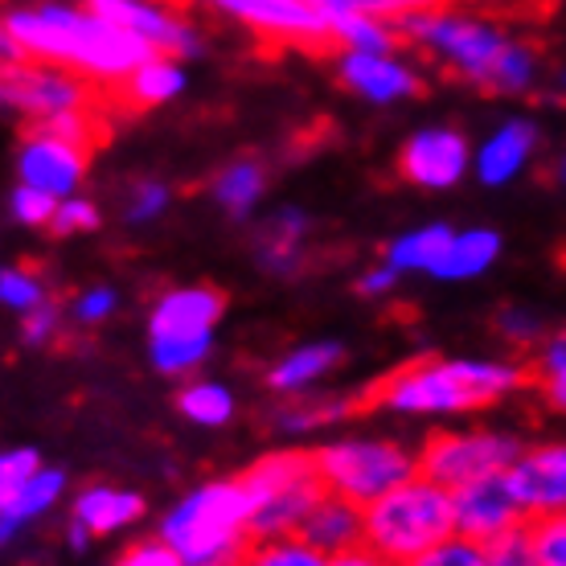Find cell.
<instances>
[{"label": "cell", "instance_id": "49", "mask_svg": "<svg viewBox=\"0 0 566 566\" xmlns=\"http://www.w3.org/2000/svg\"><path fill=\"white\" fill-rule=\"evenodd\" d=\"M328 566H395V563H390L386 554L374 551V546H366V542H361V546H354V551L333 554V558H328Z\"/></svg>", "mask_w": 566, "mask_h": 566}, {"label": "cell", "instance_id": "11", "mask_svg": "<svg viewBox=\"0 0 566 566\" xmlns=\"http://www.w3.org/2000/svg\"><path fill=\"white\" fill-rule=\"evenodd\" d=\"M17 181L42 189L50 198L66 201L74 198L86 181V169H91V144H78L62 132H45V128H25L21 144H17L13 156Z\"/></svg>", "mask_w": 566, "mask_h": 566}, {"label": "cell", "instance_id": "23", "mask_svg": "<svg viewBox=\"0 0 566 566\" xmlns=\"http://www.w3.org/2000/svg\"><path fill=\"white\" fill-rule=\"evenodd\" d=\"M452 239H455V227H448V222H427V227L402 230L398 239L386 242L382 259L398 271V275H427V280H443Z\"/></svg>", "mask_w": 566, "mask_h": 566}, {"label": "cell", "instance_id": "37", "mask_svg": "<svg viewBox=\"0 0 566 566\" xmlns=\"http://www.w3.org/2000/svg\"><path fill=\"white\" fill-rule=\"evenodd\" d=\"M54 213H57V198H50L42 189L21 181L9 189V218H13L17 227H29V230L54 227Z\"/></svg>", "mask_w": 566, "mask_h": 566}, {"label": "cell", "instance_id": "9", "mask_svg": "<svg viewBox=\"0 0 566 566\" xmlns=\"http://www.w3.org/2000/svg\"><path fill=\"white\" fill-rule=\"evenodd\" d=\"M522 455V439L513 431H496V427H448L423 439L419 448V468L423 476L439 481L443 489H464L472 481L510 472L513 460Z\"/></svg>", "mask_w": 566, "mask_h": 566}, {"label": "cell", "instance_id": "24", "mask_svg": "<svg viewBox=\"0 0 566 566\" xmlns=\"http://www.w3.org/2000/svg\"><path fill=\"white\" fill-rule=\"evenodd\" d=\"M300 538L328 558L340 551H354L366 542V510L337 493H325L321 505L308 513V522L300 525Z\"/></svg>", "mask_w": 566, "mask_h": 566}, {"label": "cell", "instance_id": "10", "mask_svg": "<svg viewBox=\"0 0 566 566\" xmlns=\"http://www.w3.org/2000/svg\"><path fill=\"white\" fill-rule=\"evenodd\" d=\"M213 13L230 17L234 25L251 29L271 45L296 50H325L333 45V25L312 0H201Z\"/></svg>", "mask_w": 566, "mask_h": 566}, {"label": "cell", "instance_id": "13", "mask_svg": "<svg viewBox=\"0 0 566 566\" xmlns=\"http://www.w3.org/2000/svg\"><path fill=\"white\" fill-rule=\"evenodd\" d=\"M99 17L112 25L128 29L132 38H140L148 50L172 57L201 54V33L172 0H86Z\"/></svg>", "mask_w": 566, "mask_h": 566}, {"label": "cell", "instance_id": "51", "mask_svg": "<svg viewBox=\"0 0 566 566\" xmlns=\"http://www.w3.org/2000/svg\"><path fill=\"white\" fill-rule=\"evenodd\" d=\"M534 354H563V357H566V328L551 333V337L542 340V349H534Z\"/></svg>", "mask_w": 566, "mask_h": 566}, {"label": "cell", "instance_id": "19", "mask_svg": "<svg viewBox=\"0 0 566 566\" xmlns=\"http://www.w3.org/2000/svg\"><path fill=\"white\" fill-rule=\"evenodd\" d=\"M345 361V345L340 340H304V345H292L287 354H280L268 369V390L280 398H300L312 395L333 378Z\"/></svg>", "mask_w": 566, "mask_h": 566}, {"label": "cell", "instance_id": "45", "mask_svg": "<svg viewBox=\"0 0 566 566\" xmlns=\"http://www.w3.org/2000/svg\"><path fill=\"white\" fill-rule=\"evenodd\" d=\"M112 566H185V563H181V554L172 551L169 542L160 538V534H153V538L128 542L124 551L115 554Z\"/></svg>", "mask_w": 566, "mask_h": 566}, {"label": "cell", "instance_id": "15", "mask_svg": "<svg viewBox=\"0 0 566 566\" xmlns=\"http://www.w3.org/2000/svg\"><path fill=\"white\" fill-rule=\"evenodd\" d=\"M452 496H455V534L476 538V542H484V546L530 522V513H525L522 496L513 489L510 472L472 481V484H464V489H455Z\"/></svg>", "mask_w": 566, "mask_h": 566}, {"label": "cell", "instance_id": "14", "mask_svg": "<svg viewBox=\"0 0 566 566\" xmlns=\"http://www.w3.org/2000/svg\"><path fill=\"white\" fill-rule=\"evenodd\" d=\"M337 78L374 107H395L423 91L419 66L398 50H337Z\"/></svg>", "mask_w": 566, "mask_h": 566}, {"label": "cell", "instance_id": "6", "mask_svg": "<svg viewBox=\"0 0 566 566\" xmlns=\"http://www.w3.org/2000/svg\"><path fill=\"white\" fill-rule=\"evenodd\" d=\"M455 534V496L431 476H411L366 505V546L386 554L395 566H411L431 546Z\"/></svg>", "mask_w": 566, "mask_h": 566}, {"label": "cell", "instance_id": "18", "mask_svg": "<svg viewBox=\"0 0 566 566\" xmlns=\"http://www.w3.org/2000/svg\"><path fill=\"white\" fill-rule=\"evenodd\" d=\"M538 153V124L525 119V115H513L505 124H496L481 144H476V165H472V177L489 189H505L530 169V160Z\"/></svg>", "mask_w": 566, "mask_h": 566}, {"label": "cell", "instance_id": "4", "mask_svg": "<svg viewBox=\"0 0 566 566\" xmlns=\"http://www.w3.org/2000/svg\"><path fill=\"white\" fill-rule=\"evenodd\" d=\"M0 95L4 107L25 124V128L62 132L78 144H95L103 132V107H107V91L91 83L86 74L66 71L57 62H38V57H21V62H4V78H0Z\"/></svg>", "mask_w": 566, "mask_h": 566}, {"label": "cell", "instance_id": "26", "mask_svg": "<svg viewBox=\"0 0 566 566\" xmlns=\"http://www.w3.org/2000/svg\"><path fill=\"white\" fill-rule=\"evenodd\" d=\"M185 86H189V74H185V57H172V54H148L128 74V83L115 91V99H124L128 107H165L181 95Z\"/></svg>", "mask_w": 566, "mask_h": 566}, {"label": "cell", "instance_id": "17", "mask_svg": "<svg viewBox=\"0 0 566 566\" xmlns=\"http://www.w3.org/2000/svg\"><path fill=\"white\" fill-rule=\"evenodd\" d=\"M510 481L522 496L530 522L566 513V439L522 448V455L510 468Z\"/></svg>", "mask_w": 566, "mask_h": 566}, {"label": "cell", "instance_id": "27", "mask_svg": "<svg viewBox=\"0 0 566 566\" xmlns=\"http://www.w3.org/2000/svg\"><path fill=\"white\" fill-rule=\"evenodd\" d=\"M349 415H354V398L312 390L300 398H283V407L275 411V427L283 436H316V431L345 423Z\"/></svg>", "mask_w": 566, "mask_h": 566}, {"label": "cell", "instance_id": "40", "mask_svg": "<svg viewBox=\"0 0 566 566\" xmlns=\"http://www.w3.org/2000/svg\"><path fill=\"white\" fill-rule=\"evenodd\" d=\"M411 566H489V546L464 534H452L448 542H439L423 558H415Z\"/></svg>", "mask_w": 566, "mask_h": 566}, {"label": "cell", "instance_id": "48", "mask_svg": "<svg viewBox=\"0 0 566 566\" xmlns=\"http://www.w3.org/2000/svg\"><path fill=\"white\" fill-rule=\"evenodd\" d=\"M398 280H402V275L382 259L378 268H366L361 275H357V292H361L366 300H386V296H395Z\"/></svg>", "mask_w": 566, "mask_h": 566}, {"label": "cell", "instance_id": "42", "mask_svg": "<svg viewBox=\"0 0 566 566\" xmlns=\"http://www.w3.org/2000/svg\"><path fill=\"white\" fill-rule=\"evenodd\" d=\"M57 239H74V234H91V230H99V206L83 193H74V198L57 201V213H54V227H50Z\"/></svg>", "mask_w": 566, "mask_h": 566}, {"label": "cell", "instance_id": "16", "mask_svg": "<svg viewBox=\"0 0 566 566\" xmlns=\"http://www.w3.org/2000/svg\"><path fill=\"white\" fill-rule=\"evenodd\" d=\"M227 296L210 283H177L160 292L148 312V337H213Z\"/></svg>", "mask_w": 566, "mask_h": 566}, {"label": "cell", "instance_id": "5", "mask_svg": "<svg viewBox=\"0 0 566 566\" xmlns=\"http://www.w3.org/2000/svg\"><path fill=\"white\" fill-rule=\"evenodd\" d=\"M513 38L517 33L501 25L493 13H481L472 4H455V0H439V4L402 21V42H411L419 54H427L452 78L484 86V91H489V78H493L496 62L510 50Z\"/></svg>", "mask_w": 566, "mask_h": 566}, {"label": "cell", "instance_id": "38", "mask_svg": "<svg viewBox=\"0 0 566 566\" xmlns=\"http://www.w3.org/2000/svg\"><path fill=\"white\" fill-rule=\"evenodd\" d=\"M496 333H501V340L517 345V349H542L546 321H542L538 312L522 308V304H505V308L496 312Z\"/></svg>", "mask_w": 566, "mask_h": 566}, {"label": "cell", "instance_id": "29", "mask_svg": "<svg viewBox=\"0 0 566 566\" xmlns=\"http://www.w3.org/2000/svg\"><path fill=\"white\" fill-rule=\"evenodd\" d=\"M177 411L189 419L193 427H227L239 411V398L227 382L218 378H185V386L177 390Z\"/></svg>", "mask_w": 566, "mask_h": 566}, {"label": "cell", "instance_id": "12", "mask_svg": "<svg viewBox=\"0 0 566 566\" xmlns=\"http://www.w3.org/2000/svg\"><path fill=\"white\" fill-rule=\"evenodd\" d=\"M472 165H476V148L468 144L464 132L448 124L411 132L407 144L398 148V177L427 193L455 189L472 172Z\"/></svg>", "mask_w": 566, "mask_h": 566}, {"label": "cell", "instance_id": "31", "mask_svg": "<svg viewBox=\"0 0 566 566\" xmlns=\"http://www.w3.org/2000/svg\"><path fill=\"white\" fill-rule=\"evenodd\" d=\"M333 45L337 50H398L402 45V25L386 17L369 13H345L333 17Z\"/></svg>", "mask_w": 566, "mask_h": 566}, {"label": "cell", "instance_id": "22", "mask_svg": "<svg viewBox=\"0 0 566 566\" xmlns=\"http://www.w3.org/2000/svg\"><path fill=\"white\" fill-rule=\"evenodd\" d=\"M62 501H66V472L42 464L29 481L0 493V538L17 542L29 525H38L42 517H50Z\"/></svg>", "mask_w": 566, "mask_h": 566}, {"label": "cell", "instance_id": "20", "mask_svg": "<svg viewBox=\"0 0 566 566\" xmlns=\"http://www.w3.org/2000/svg\"><path fill=\"white\" fill-rule=\"evenodd\" d=\"M144 517V496L124 484H83L71 496V522H78L91 538H115L128 534L132 525H140Z\"/></svg>", "mask_w": 566, "mask_h": 566}, {"label": "cell", "instance_id": "30", "mask_svg": "<svg viewBox=\"0 0 566 566\" xmlns=\"http://www.w3.org/2000/svg\"><path fill=\"white\" fill-rule=\"evenodd\" d=\"M542 78V54L534 42H525V38H513L510 50L501 54V62H496L493 78H489V91L493 95H510V99H517V95H530L534 86H538Z\"/></svg>", "mask_w": 566, "mask_h": 566}, {"label": "cell", "instance_id": "47", "mask_svg": "<svg viewBox=\"0 0 566 566\" xmlns=\"http://www.w3.org/2000/svg\"><path fill=\"white\" fill-rule=\"evenodd\" d=\"M42 464L45 460L33 452V448H9V452L0 455V493H4V489H17L21 481H29Z\"/></svg>", "mask_w": 566, "mask_h": 566}, {"label": "cell", "instance_id": "34", "mask_svg": "<svg viewBox=\"0 0 566 566\" xmlns=\"http://www.w3.org/2000/svg\"><path fill=\"white\" fill-rule=\"evenodd\" d=\"M242 566H328V554L308 546L300 534H283V538H259Z\"/></svg>", "mask_w": 566, "mask_h": 566}, {"label": "cell", "instance_id": "7", "mask_svg": "<svg viewBox=\"0 0 566 566\" xmlns=\"http://www.w3.org/2000/svg\"><path fill=\"white\" fill-rule=\"evenodd\" d=\"M242 484L251 493V517H255V538H283L300 534L308 513L328 493L325 476L316 468V452L304 448H275L259 455L255 464L242 472Z\"/></svg>", "mask_w": 566, "mask_h": 566}, {"label": "cell", "instance_id": "3", "mask_svg": "<svg viewBox=\"0 0 566 566\" xmlns=\"http://www.w3.org/2000/svg\"><path fill=\"white\" fill-rule=\"evenodd\" d=\"M156 534L181 554L185 566H242L259 542L242 476L193 484L165 510Z\"/></svg>", "mask_w": 566, "mask_h": 566}, {"label": "cell", "instance_id": "32", "mask_svg": "<svg viewBox=\"0 0 566 566\" xmlns=\"http://www.w3.org/2000/svg\"><path fill=\"white\" fill-rule=\"evenodd\" d=\"M213 354V337H148V361L165 378H193Z\"/></svg>", "mask_w": 566, "mask_h": 566}, {"label": "cell", "instance_id": "28", "mask_svg": "<svg viewBox=\"0 0 566 566\" xmlns=\"http://www.w3.org/2000/svg\"><path fill=\"white\" fill-rule=\"evenodd\" d=\"M501 259V234L489 227H468L455 230L452 251H448V268H443V283H472L489 275Z\"/></svg>", "mask_w": 566, "mask_h": 566}, {"label": "cell", "instance_id": "41", "mask_svg": "<svg viewBox=\"0 0 566 566\" xmlns=\"http://www.w3.org/2000/svg\"><path fill=\"white\" fill-rule=\"evenodd\" d=\"M489 566H542L538 563V546H534V530L530 522L501 534V538L489 542Z\"/></svg>", "mask_w": 566, "mask_h": 566}, {"label": "cell", "instance_id": "53", "mask_svg": "<svg viewBox=\"0 0 566 566\" xmlns=\"http://www.w3.org/2000/svg\"><path fill=\"white\" fill-rule=\"evenodd\" d=\"M558 177H563V181H566V156H563V165H558Z\"/></svg>", "mask_w": 566, "mask_h": 566}, {"label": "cell", "instance_id": "25", "mask_svg": "<svg viewBox=\"0 0 566 566\" xmlns=\"http://www.w3.org/2000/svg\"><path fill=\"white\" fill-rule=\"evenodd\" d=\"M210 198L234 222H247L263 206V198H268V165L255 160V156H234V160H227L222 169L213 172Z\"/></svg>", "mask_w": 566, "mask_h": 566}, {"label": "cell", "instance_id": "21", "mask_svg": "<svg viewBox=\"0 0 566 566\" xmlns=\"http://www.w3.org/2000/svg\"><path fill=\"white\" fill-rule=\"evenodd\" d=\"M308 234L312 218L296 206H283V210L268 213L255 227V263L268 275H300L308 263Z\"/></svg>", "mask_w": 566, "mask_h": 566}, {"label": "cell", "instance_id": "2", "mask_svg": "<svg viewBox=\"0 0 566 566\" xmlns=\"http://www.w3.org/2000/svg\"><path fill=\"white\" fill-rule=\"evenodd\" d=\"M530 366L513 357H419L369 386V407L402 419H452L522 395Z\"/></svg>", "mask_w": 566, "mask_h": 566}, {"label": "cell", "instance_id": "35", "mask_svg": "<svg viewBox=\"0 0 566 566\" xmlns=\"http://www.w3.org/2000/svg\"><path fill=\"white\" fill-rule=\"evenodd\" d=\"M321 13L333 21V17H345V13H369V17H386V21H407V17L423 13L439 0H312Z\"/></svg>", "mask_w": 566, "mask_h": 566}, {"label": "cell", "instance_id": "52", "mask_svg": "<svg viewBox=\"0 0 566 566\" xmlns=\"http://www.w3.org/2000/svg\"><path fill=\"white\" fill-rule=\"evenodd\" d=\"M455 4H472V9H481V4H493V9H513V4H522V0H455Z\"/></svg>", "mask_w": 566, "mask_h": 566}, {"label": "cell", "instance_id": "33", "mask_svg": "<svg viewBox=\"0 0 566 566\" xmlns=\"http://www.w3.org/2000/svg\"><path fill=\"white\" fill-rule=\"evenodd\" d=\"M0 304L13 316H25V312L50 304V283L42 271L25 268V263H9L0 271Z\"/></svg>", "mask_w": 566, "mask_h": 566}, {"label": "cell", "instance_id": "43", "mask_svg": "<svg viewBox=\"0 0 566 566\" xmlns=\"http://www.w3.org/2000/svg\"><path fill=\"white\" fill-rule=\"evenodd\" d=\"M17 321H21V345H29V349H45V345H54L57 340L66 316H62V308L50 300V304L25 312V316H17Z\"/></svg>", "mask_w": 566, "mask_h": 566}, {"label": "cell", "instance_id": "44", "mask_svg": "<svg viewBox=\"0 0 566 566\" xmlns=\"http://www.w3.org/2000/svg\"><path fill=\"white\" fill-rule=\"evenodd\" d=\"M530 530H534L538 563L542 566H566V513H554V517H534V522H530Z\"/></svg>", "mask_w": 566, "mask_h": 566}, {"label": "cell", "instance_id": "39", "mask_svg": "<svg viewBox=\"0 0 566 566\" xmlns=\"http://www.w3.org/2000/svg\"><path fill=\"white\" fill-rule=\"evenodd\" d=\"M115 308H119V292L107 287V283H91V287H83V292L71 300V321L78 328H99L112 321Z\"/></svg>", "mask_w": 566, "mask_h": 566}, {"label": "cell", "instance_id": "1", "mask_svg": "<svg viewBox=\"0 0 566 566\" xmlns=\"http://www.w3.org/2000/svg\"><path fill=\"white\" fill-rule=\"evenodd\" d=\"M0 54L4 62H57L115 95L156 50L132 38L128 29L112 25L86 0H17L0 21Z\"/></svg>", "mask_w": 566, "mask_h": 566}, {"label": "cell", "instance_id": "8", "mask_svg": "<svg viewBox=\"0 0 566 566\" xmlns=\"http://www.w3.org/2000/svg\"><path fill=\"white\" fill-rule=\"evenodd\" d=\"M316 468L328 493L354 505H374L390 489L419 476V452L390 436H337L316 448Z\"/></svg>", "mask_w": 566, "mask_h": 566}, {"label": "cell", "instance_id": "36", "mask_svg": "<svg viewBox=\"0 0 566 566\" xmlns=\"http://www.w3.org/2000/svg\"><path fill=\"white\" fill-rule=\"evenodd\" d=\"M169 206H172L169 185L156 181V177H140V181L128 189V198H124V222H128V227H148V222H156Z\"/></svg>", "mask_w": 566, "mask_h": 566}, {"label": "cell", "instance_id": "50", "mask_svg": "<svg viewBox=\"0 0 566 566\" xmlns=\"http://www.w3.org/2000/svg\"><path fill=\"white\" fill-rule=\"evenodd\" d=\"M91 542H95V538L86 534L83 525H78V522H66V546H71L74 554H83L86 546H91Z\"/></svg>", "mask_w": 566, "mask_h": 566}, {"label": "cell", "instance_id": "54", "mask_svg": "<svg viewBox=\"0 0 566 566\" xmlns=\"http://www.w3.org/2000/svg\"><path fill=\"white\" fill-rule=\"evenodd\" d=\"M558 86H563V95H566V71H563V74H558Z\"/></svg>", "mask_w": 566, "mask_h": 566}, {"label": "cell", "instance_id": "46", "mask_svg": "<svg viewBox=\"0 0 566 566\" xmlns=\"http://www.w3.org/2000/svg\"><path fill=\"white\" fill-rule=\"evenodd\" d=\"M534 374H538L546 407L558 411V415H566V357L563 354H538L534 357Z\"/></svg>", "mask_w": 566, "mask_h": 566}]
</instances>
